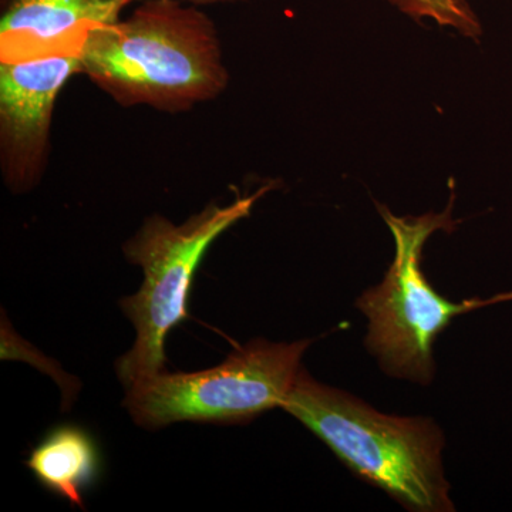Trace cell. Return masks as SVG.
<instances>
[{
  "label": "cell",
  "mask_w": 512,
  "mask_h": 512,
  "mask_svg": "<svg viewBox=\"0 0 512 512\" xmlns=\"http://www.w3.org/2000/svg\"><path fill=\"white\" fill-rule=\"evenodd\" d=\"M82 74L121 107L184 113L229 84L214 20L183 0H143L127 18L89 32Z\"/></svg>",
  "instance_id": "cell-1"
},
{
  "label": "cell",
  "mask_w": 512,
  "mask_h": 512,
  "mask_svg": "<svg viewBox=\"0 0 512 512\" xmlns=\"http://www.w3.org/2000/svg\"><path fill=\"white\" fill-rule=\"evenodd\" d=\"M282 409L301 421L357 477L416 512H451L446 440L430 417L377 412L301 369Z\"/></svg>",
  "instance_id": "cell-2"
},
{
  "label": "cell",
  "mask_w": 512,
  "mask_h": 512,
  "mask_svg": "<svg viewBox=\"0 0 512 512\" xmlns=\"http://www.w3.org/2000/svg\"><path fill=\"white\" fill-rule=\"evenodd\" d=\"M271 185L228 205L210 204L183 224L154 214L124 244V255L143 269V285L136 295L121 299L120 308L133 322L137 338L133 348L117 360L124 386L165 372V340L188 316V299L195 272L215 239L249 217Z\"/></svg>",
  "instance_id": "cell-3"
},
{
  "label": "cell",
  "mask_w": 512,
  "mask_h": 512,
  "mask_svg": "<svg viewBox=\"0 0 512 512\" xmlns=\"http://www.w3.org/2000/svg\"><path fill=\"white\" fill-rule=\"evenodd\" d=\"M380 214L396 241V256L383 281L367 289L356 306L369 320L366 348L387 375L430 384L436 373L434 342L451 320L484 306L512 301V292L456 303L441 296L421 271V251L433 232L454 227L451 208L419 218Z\"/></svg>",
  "instance_id": "cell-4"
},
{
  "label": "cell",
  "mask_w": 512,
  "mask_h": 512,
  "mask_svg": "<svg viewBox=\"0 0 512 512\" xmlns=\"http://www.w3.org/2000/svg\"><path fill=\"white\" fill-rule=\"evenodd\" d=\"M312 342L252 340L211 369L158 373L128 387L124 406L144 429L180 421L248 423L276 407L282 409Z\"/></svg>",
  "instance_id": "cell-5"
},
{
  "label": "cell",
  "mask_w": 512,
  "mask_h": 512,
  "mask_svg": "<svg viewBox=\"0 0 512 512\" xmlns=\"http://www.w3.org/2000/svg\"><path fill=\"white\" fill-rule=\"evenodd\" d=\"M82 74L79 52L0 60V168L15 194L39 185L52 153L56 100Z\"/></svg>",
  "instance_id": "cell-6"
},
{
  "label": "cell",
  "mask_w": 512,
  "mask_h": 512,
  "mask_svg": "<svg viewBox=\"0 0 512 512\" xmlns=\"http://www.w3.org/2000/svg\"><path fill=\"white\" fill-rule=\"evenodd\" d=\"M124 8L123 0H0V60L80 53L89 32Z\"/></svg>",
  "instance_id": "cell-7"
},
{
  "label": "cell",
  "mask_w": 512,
  "mask_h": 512,
  "mask_svg": "<svg viewBox=\"0 0 512 512\" xmlns=\"http://www.w3.org/2000/svg\"><path fill=\"white\" fill-rule=\"evenodd\" d=\"M26 464L50 493L83 508L84 493L100 474V451L89 431L76 424H62L33 448Z\"/></svg>",
  "instance_id": "cell-8"
},
{
  "label": "cell",
  "mask_w": 512,
  "mask_h": 512,
  "mask_svg": "<svg viewBox=\"0 0 512 512\" xmlns=\"http://www.w3.org/2000/svg\"><path fill=\"white\" fill-rule=\"evenodd\" d=\"M390 2L414 18L429 16V18L439 19L444 10L443 0H390Z\"/></svg>",
  "instance_id": "cell-9"
},
{
  "label": "cell",
  "mask_w": 512,
  "mask_h": 512,
  "mask_svg": "<svg viewBox=\"0 0 512 512\" xmlns=\"http://www.w3.org/2000/svg\"><path fill=\"white\" fill-rule=\"evenodd\" d=\"M143 2V0H123L124 5L128 6L131 3ZM185 3L190 5H211V3H224V2H235V0H183Z\"/></svg>",
  "instance_id": "cell-10"
},
{
  "label": "cell",
  "mask_w": 512,
  "mask_h": 512,
  "mask_svg": "<svg viewBox=\"0 0 512 512\" xmlns=\"http://www.w3.org/2000/svg\"><path fill=\"white\" fill-rule=\"evenodd\" d=\"M453 2L458 3V5H467V0H453Z\"/></svg>",
  "instance_id": "cell-11"
}]
</instances>
